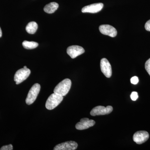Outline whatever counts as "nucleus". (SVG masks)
Wrapping results in <instances>:
<instances>
[{
  "instance_id": "22",
  "label": "nucleus",
  "mask_w": 150,
  "mask_h": 150,
  "mask_svg": "<svg viewBox=\"0 0 150 150\" xmlns=\"http://www.w3.org/2000/svg\"><path fill=\"white\" fill-rule=\"evenodd\" d=\"M23 68H25V69H26V68H27V67L26 66H24V67H23Z\"/></svg>"
},
{
  "instance_id": "14",
  "label": "nucleus",
  "mask_w": 150,
  "mask_h": 150,
  "mask_svg": "<svg viewBox=\"0 0 150 150\" xmlns=\"http://www.w3.org/2000/svg\"><path fill=\"white\" fill-rule=\"evenodd\" d=\"M38 28L37 23L34 21L30 22L26 26V31L29 34H34L36 32Z\"/></svg>"
},
{
  "instance_id": "10",
  "label": "nucleus",
  "mask_w": 150,
  "mask_h": 150,
  "mask_svg": "<svg viewBox=\"0 0 150 150\" xmlns=\"http://www.w3.org/2000/svg\"><path fill=\"white\" fill-rule=\"evenodd\" d=\"M99 30L103 35L111 37H115L117 35V31L115 28L109 25H102L99 28Z\"/></svg>"
},
{
  "instance_id": "13",
  "label": "nucleus",
  "mask_w": 150,
  "mask_h": 150,
  "mask_svg": "<svg viewBox=\"0 0 150 150\" xmlns=\"http://www.w3.org/2000/svg\"><path fill=\"white\" fill-rule=\"evenodd\" d=\"M58 4L56 2H51L46 5L43 10L46 13L51 14L55 12L59 8Z\"/></svg>"
},
{
  "instance_id": "9",
  "label": "nucleus",
  "mask_w": 150,
  "mask_h": 150,
  "mask_svg": "<svg viewBox=\"0 0 150 150\" xmlns=\"http://www.w3.org/2000/svg\"><path fill=\"white\" fill-rule=\"evenodd\" d=\"M84 52L85 50L83 48L79 46H70L67 49V54L72 59L76 58Z\"/></svg>"
},
{
  "instance_id": "3",
  "label": "nucleus",
  "mask_w": 150,
  "mask_h": 150,
  "mask_svg": "<svg viewBox=\"0 0 150 150\" xmlns=\"http://www.w3.org/2000/svg\"><path fill=\"white\" fill-rule=\"evenodd\" d=\"M40 89V86L39 84L35 83L32 86L28 92V94L25 100L26 104L30 105L33 103L37 98Z\"/></svg>"
},
{
  "instance_id": "20",
  "label": "nucleus",
  "mask_w": 150,
  "mask_h": 150,
  "mask_svg": "<svg viewBox=\"0 0 150 150\" xmlns=\"http://www.w3.org/2000/svg\"><path fill=\"white\" fill-rule=\"evenodd\" d=\"M145 29L147 31H150V20L148 21L145 25Z\"/></svg>"
},
{
  "instance_id": "12",
  "label": "nucleus",
  "mask_w": 150,
  "mask_h": 150,
  "mask_svg": "<svg viewBox=\"0 0 150 150\" xmlns=\"http://www.w3.org/2000/svg\"><path fill=\"white\" fill-rule=\"evenodd\" d=\"M103 7L102 3H96L86 6L82 9V12L96 13L102 10Z\"/></svg>"
},
{
  "instance_id": "5",
  "label": "nucleus",
  "mask_w": 150,
  "mask_h": 150,
  "mask_svg": "<svg viewBox=\"0 0 150 150\" xmlns=\"http://www.w3.org/2000/svg\"><path fill=\"white\" fill-rule=\"evenodd\" d=\"M113 110L112 106L108 105L105 107L103 106H97L93 108L90 112V114L92 116L104 115L111 113Z\"/></svg>"
},
{
  "instance_id": "2",
  "label": "nucleus",
  "mask_w": 150,
  "mask_h": 150,
  "mask_svg": "<svg viewBox=\"0 0 150 150\" xmlns=\"http://www.w3.org/2000/svg\"><path fill=\"white\" fill-rule=\"evenodd\" d=\"M63 100V96L56 93H53L49 96L46 100V107L48 110H52L57 107Z\"/></svg>"
},
{
  "instance_id": "1",
  "label": "nucleus",
  "mask_w": 150,
  "mask_h": 150,
  "mask_svg": "<svg viewBox=\"0 0 150 150\" xmlns=\"http://www.w3.org/2000/svg\"><path fill=\"white\" fill-rule=\"evenodd\" d=\"M71 86V81L66 79L59 83L54 89V93L62 96H65L69 91Z\"/></svg>"
},
{
  "instance_id": "15",
  "label": "nucleus",
  "mask_w": 150,
  "mask_h": 150,
  "mask_svg": "<svg viewBox=\"0 0 150 150\" xmlns=\"http://www.w3.org/2000/svg\"><path fill=\"white\" fill-rule=\"evenodd\" d=\"M23 47L26 49H33L36 48L38 46V43L34 41L24 40L22 43Z\"/></svg>"
},
{
  "instance_id": "8",
  "label": "nucleus",
  "mask_w": 150,
  "mask_h": 150,
  "mask_svg": "<svg viewBox=\"0 0 150 150\" xmlns=\"http://www.w3.org/2000/svg\"><path fill=\"white\" fill-rule=\"evenodd\" d=\"M100 69L101 71L105 77L110 78L112 76V68L108 60L105 58H103L100 61Z\"/></svg>"
},
{
  "instance_id": "17",
  "label": "nucleus",
  "mask_w": 150,
  "mask_h": 150,
  "mask_svg": "<svg viewBox=\"0 0 150 150\" xmlns=\"http://www.w3.org/2000/svg\"><path fill=\"white\" fill-rule=\"evenodd\" d=\"M138 97L139 96H138V93L137 92H132L131 95V99H132V100L135 101L138 98Z\"/></svg>"
},
{
  "instance_id": "19",
  "label": "nucleus",
  "mask_w": 150,
  "mask_h": 150,
  "mask_svg": "<svg viewBox=\"0 0 150 150\" xmlns=\"http://www.w3.org/2000/svg\"><path fill=\"white\" fill-rule=\"evenodd\" d=\"M139 79L137 76H134L131 78V82L133 84L136 85L139 82Z\"/></svg>"
},
{
  "instance_id": "18",
  "label": "nucleus",
  "mask_w": 150,
  "mask_h": 150,
  "mask_svg": "<svg viewBox=\"0 0 150 150\" xmlns=\"http://www.w3.org/2000/svg\"><path fill=\"white\" fill-rule=\"evenodd\" d=\"M13 149L12 145L9 144L6 146H3L0 149L1 150H12Z\"/></svg>"
},
{
  "instance_id": "21",
  "label": "nucleus",
  "mask_w": 150,
  "mask_h": 150,
  "mask_svg": "<svg viewBox=\"0 0 150 150\" xmlns=\"http://www.w3.org/2000/svg\"><path fill=\"white\" fill-rule=\"evenodd\" d=\"M2 35V33L1 29V28H0V38L1 37Z\"/></svg>"
},
{
  "instance_id": "6",
  "label": "nucleus",
  "mask_w": 150,
  "mask_h": 150,
  "mask_svg": "<svg viewBox=\"0 0 150 150\" xmlns=\"http://www.w3.org/2000/svg\"><path fill=\"white\" fill-rule=\"evenodd\" d=\"M149 135L146 131H139L136 132L133 136V140L138 144L145 143L149 139Z\"/></svg>"
},
{
  "instance_id": "7",
  "label": "nucleus",
  "mask_w": 150,
  "mask_h": 150,
  "mask_svg": "<svg viewBox=\"0 0 150 150\" xmlns=\"http://www.w3.org/2000/svg\"><path fill=\"white\" fill-rule=\"evenodd\" d=\"M78 144L74 141H69L61 143L54 147V150H75L78 147Z\"/></svg>"
},
{
  "instance_id": "11",
  "label": "nucleus",
  "mask_w": 150,
  "mask_h": 150,
  "mask_svg": "<svg viewBox=\"0 0 150 150\" xmlns=\"http://www.w3.org/2000/svg\"><path fill=\"white\" fill-rule=\"evenodd\" d=\"M95 124V121L93 120H89L87 118H83L76 124V128L79 130H85L93 126Z\"/></svg>"
},
{
  "instance_id": "16",
  "label": "nucleus",
  "mask_w": 150,
  "mask_h": 150,
  "mask_svg": "<svg viewBox=\"0 0 150 150\" xmlns=\"http://www.w3.org/2000/svg\"><path fill=\"white\" fill-rule=\"evenodd\" d=\"M145 69L150 76V58L145 63Z\"/></svg>"
},
{
  "instance_id": "4",
  "label": "nucleus",
  "mask_w": 150,
  "mask_h": 150,
  "mask_svg": "<svg viewBox=\"0 0 150 150\" xmlns=\"http://www.w3.org/2000/svg\"><path fill=\"white\" fill-rule=\"evenodd\" d=\"M30 74V71L29 69L23 68L18 70L15 74L14 80L17 85L21 83L25 80Z\"/></svg>"
}]
</instances>
